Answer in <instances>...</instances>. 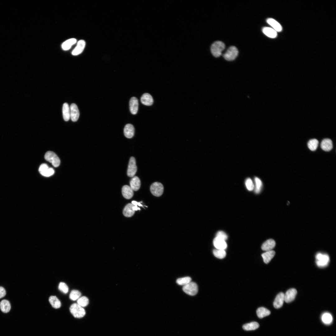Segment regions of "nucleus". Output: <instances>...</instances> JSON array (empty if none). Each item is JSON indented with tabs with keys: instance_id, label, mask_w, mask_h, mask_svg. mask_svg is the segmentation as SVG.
<instances>
[{
	"instance_id": "f257e3e1",
	"label": "nucleus",
	"mask_w": 336,
	"mask_h": 336,
	"mask_svg": "<svg viewBox=\"0 0 336 336\" xmlns=\"http://www.w3.org/2000/svg\"><path fill=\"white\" fill-rule=\"evenodd\" d=\"M225 47L224 44L222 42L217 41L214 42L212 45L211 51L213 55L215 57H218L222 54V52Z\"/></svg>"
},
{
	"instance_id": "f03ea898",
	"label": "nucleus",
	"mask_w": 336,
	"mask_h": 336,
	"mask_svg": "<svg viewBox=\"0 0 336 336\" xmlns=\"http://www.w3.org/2000/svg\"><path fill=\"white\" fill-rule=\"evenodd\" d=\"M70 310L72 315L76 318H82L86 314L84 309L76 303H73L71 306Z\"/></svg>"
},
{
	"instance_id": "7ed1b4c3",
	"label": "nucleus",
	"mask_w": 336,
	"mask_h": 336,
	"mask_svg": "<svg viewBox=\"0 0 336 336\" xmlns=\"http://www.w3.org/2000/svg\"><path fill=\"white\" fill-rule=\"evenodd\" d=\"M44 158L47 161L51 163L55 167H58L60 165V160L59 158L53 152H47L45 155Z\"/></svg>"
},
{
	"instance_id": "20e7f679",
	"label": "nucleus",
	"mask_w": 336,
	"mask_h": 336,
	"mask_svg": "<svg viewBox=\"0 0 336 336\" xmlns=\"http://www.w3.org/2000/svg\"><path fill=\"white\" fill-rule=\"evenodd\" d=\"M183 291L190 296L196 295L198 292V287L195 282H191L183 287Z\"/></svg>"
},
{
	"instance_id": "39448f33",
	"label": "nucleus",
	"mask_w": 336,
	"mask_h": 336,
	"mask_svg": "<svg viewBox=\"0 0 336 336\" xmlns=\"http://www.w3.org/2000/svg\"><path fill=\"white\" fill-rule=\"evenodd\" d=\"M150 190L151 193L153 195L156 197H159L161 196L163 193V186L160 182H155L151 184Z\"/></svg>"
},
{
	"instance_id": "423d86ee",
	"label": "nucleus",
	"mask_w": 336,
	"mask_h": 336,
	"mask_svg": "<svg viewBox=\"0 0 336 336\" xmlns=\"http://www.w3.org/2000/svg\"><path fill=\"white\" fill-rule=\"evenodd\" d=\"M238 51L237 48L234 46L230 47L223 56L226 60L231 61L234 60L238 55Z\"/></svg>"
},
{
	"instance_id": "0eeeda50",
	"label": "nucleus",
	"mask_w": 336,
	"mask_h": 336,
	"mask_svg": "<svg viewBox=\"0 0 336 336\" xmlns=\"http://www.w3.org/2000/svg\"><path fill=\"white\" fill-rule=\"evenodd\" d=\"M316 264L319 267L326 266L329 261V256L327 254L318 253L316 255Z\"/></svg>"
},
{
	"instance_id": "6e6552de",
	"label": "nucleus",
	"mask_w": 336,
	"mask_h": 336,
	"mask_svg": "<svg viewBox=\"0 0 336 336\" xmlns=\"http://www.w3.org/2000/svg\"><path fill=\"white\" fill-rule=\"evenodd\" d=\"M137 171V167L136 165V160L133 156L130 157L128 166L127 174L130 177L134 176Z\"/></svg>"
},
{
	"instance_id": "1a4fd4ad",
	"label": "nucleus",
	"mask_w": 336,
	"mask_h": 336,
	"mask_svg": "<svg viewBox=\"0 0 336 336\" xmlns=\"http://www.w3.org/2000/svg\"><path fill=\"white\" fill-rule=\"evenodd\" d=\"M39 171L40 174L45 177H49L53 175L54 171L52 168H49L47 164L44 163L40 166Z\"/></svg>"
},
{
	"instance_id": "9d476101",
	"label": "nucleus",
	"mask_w": 336,
	"mask_h": 336,
	"mask_svg": "<svg viewBox=\"0 0 336 336\" xmlns=\"http://www.w3.org/2000/svg\"><path fill=\"white\" fill-rule=\"evenodd\" d=\"M70 118L73 122L77 121L79 116V112L77 105L74 104H72L70 106Z\"/></svg>"
},
{
	"instance_id": "9b49d317",
	"label": "nucleus",
	"mask_w": 336,
	"mask_h": 336,
	"mask_svg": "<svg viewBox=\"0 0 336 336\" xmlns=\"http://www.w3.org/2000/svg\"><path fill=\"white\" fill-rule=\"evenodd\" d=\"M130 110L133 114H136L138 111V99L135 97H132L130 99L129 103Z\"/></svg>"
},
{
	"instance_id": "f8f14e48",
	"label": "nucleus",
	"mask_w": 336,
	"mask_h": 336,
	"mask_svg": "<svg viewBox=\"0 0 336 336\" xmlns=\"http://www.w3.org/2000/svg\"><path fill=\"white\" fill-rule=\"evenodd\" d=\"M297 293V291L295 288L289 289L284 294V301L287 303L292 302L295 299Z\"/></svg>"
},
{
	"instance_id": "ddd939ff",
	"label": "nucleus",
	"mask_w": 336,
	"mask_h": 336,
	"mask_svg": "<svg viewBox=\"0 0 336 336\" xmlns=\"http://www.w3.org/2000/svg\"><path fill=\"white\" fill-rule=\"evenodd\" d=\"M284 301V294L281 292L276 296L273 302V306L276 309L282 307Z\"/></svg>"
},
{
	"instance_id": "4468645a",
	"label": "nucleus",
	"mask_w": 336,
	"mask_h": 336,
	"mask_svg": "<svg viewBox=\"0 0 336 336\" xmlns=\"http://www.w3.org/2000/svg\"><path fill=\"white\" fill-rule=\"evenodd\" d=\"M213 244L217 249L225 250L227 247L225 240L216 237L213 240Z\"/></svg>"
},
{
	"instance_id": "2eb2a0df",
	"label": "nucleus",
	"mask_w": 336,
	"mask_h": 336,
	"mask_svg": "<svg viewBox=\"0 0 336 336\" xmlns=\"http://www.w3.org/2000/svg\"><path fill=\"white\" fill-rule=\"evenodd\" d=\"M122 193L123 197L127 199L131 198L134 194L133 190L130 186L128 185L123 186Z\"/></svg>"
},
{
	"instance_id": "dca6fc26",
	"label": "nucleus",
	"mask_w": 336,
	"mask_h": 336,
	"mask_svg": "<svg viewBox=\"0 0 336 336\" xmlns=\"http://www.w3.org/2000/svg\"><path fill=\"white\" fill-rule=\"evenodd\" d=\"M124 136L127 138H132L134 134V128L133 126L131 124H127L125 125L124 129Z\"/></svg>"
},
{
	"instance_id": "f3484780",
	"label": "nucleus",
	"mask_w": 336,
	"mask_h": 336,
	"mask_svg": "<svg viewBox=\"0 0 336 336\" xmlns=\"http://www.w3.org/2000/svg\"><path fill=\"white\" fill-rule=\"evenodd\" d=\"M86 43L84 40H81L78 42L77 46L72 52L73 55H77L81 53L85 47Z\"/></svg>"
},
{
	"instance_id": "a211bd4d",
	"label": "nucleus",
	"mask_w": 336,
	"mask_h": 336,
	"mask_svg": "<svg viewBox=\"0 0 336 336\" xmlns=\"http://www.w3.org/2000/svg\"><path fill=\"white\" fill-rule=\"evenodd\" d=\"M276 244L275 241L272 239L268 240L262 244V249L266 251L272 250Z\"/></svg>"
},
{
	"instance_id": "6ab92c4d",
	"label": "nucleus",
	"mask_w": 336,
	"mask_h": 336,
	"mask_svg": "<svg viewBox=\"0 0 336 336\" xmlns=\"http://www.w3.org/2000/svg\"><path fill=\"white\" fill-rule=\"evenodd\" d=\"M141 101L143 104L147 106H150L152 104L153 100L151 95L148 93H145L142 96L141 98Z\"/></svg>"
},
{
	"instance_id": "aec40b11",
	"label": "nucleus",
	"mask_w": 336,
	"mask_h": 336,
	"mask_svg": "<svg viewBox=\"0 0 336 336\" xmlns=\"http://www.w3.org/2000/svg\"><path fill=\"white\" fill-rule=\"evenodd\" d=\"M130 185L133 191L138 190L141 186V182L139 178L137 176L133 177L130 181Z\"/></svg>"
},
{
	"instance_id": "412c9836",
	"label": "nucleus",
	"mask_w": 336,
	"mask_h": 336,
	"mask_svg": "<svg viewBox=\"0 0 336 336\" xmlns=\"http://www.w3.org/2000/svg\"><path fill=\"white\" fill-rule=\"evenodd\" d=\"M320 146L323 150L325 151H330L333 147L332 142L330 139H324L322 141Z\"/></svg>"
},
{
	"instance_id": "4be33fe9",
	"label": "nucleus",
	"mask_w": 336,
	"mask_h": 336,
	"mask_svg": "<svg viewBox=\"0 0 336 336\" xmlns=\"http://www.w3.org/2000/svg\"><path fill=\"white\" fill-rule=\"evenodd\" d=\"M134 205L131 203L127 204L124 207L123 210V214L126 217H132L135 213L133 207Z\"/></svg>"
},
{
	"instance_id": "5701e85b",
	"label": "nucleus",
	"mask_w": 336,
	"mask_h": 336,
	"mask_svg": "<svg viewBox=\"0 0 336 336\" xmlns=\"http://www.w3.org/2000/svg\"><path fill=\"white\" fill-rule=\"evenodd\" d=\"M267 22L277 32H281L282 27L280 24L273 19L269 18L267 20Z\"/></svg>"
},
{
	"instance_id": "b1692460",
	"label": "nucleus",
	"mask_w": 336,
	"mask_h": 336,
	"mask_svg": "<svg viewBox=\"0 0 336 336\" xmlns=\"http://www.w3.org/2000/svg\"><path fill=\"white\" fill-rule=\"evenodd\" d=\"M275 254L274 251L271 250L267 251L262 254L264 263L266 264L269 263L271 259L274 257Z\"/></svg>"
},
{
	"instance_id": "393cba45",
	"label": "nucleus",
	"mask_w": 336,
	"mask_h": 336,
	"mask_svg": "<svg viewBox=\"0 0 336 336\" xmlns=\"http://www.w3.org/2000/svg\"><path fill=\"white\" fill-rule=\"evenodd\" d=\"M262 31L265 35L270 38H275L277 35V32L270 27H264L262 29Z\"/></svg>"
},
{
	"instance_id": "a878e982",
	"label": "nucleus",
	"mask_w": 336,
	"mask_h": 336,
	"mask_svg": "<svg viewBox=\"0 0 336 336\" xmlns=\"http://www.w3.org/2000/svg\"><path fill=\"white\" fill-rule=\"evenodd\" d=\"M62 111L64 120L66 121H68L70 118V108L67 103H65L63 104Z\"/></svg>"
},
{
	"instance_id": "bb28decb",
	"label": "nucleus",
	"mask_w": 336,
	"mask_h": 336,
	"mask_svg": "<svg viewBox=\"0 0 336 336\" xmlns=\"http://www.w3.org/2000/svg\"><path fill=\"white\" fill-rule=\"evenodd\" d=\"M270 313V310L264 307H259L256 310L257 316L261 319L269 315Z\"/></svg>"
},
{
	"instance_id": "cd10ccee",
	"label": "nucleus",
	"mask_w": 336,
	"mask_h": 336,
	"mask_svg": "<svg viewBox=\"0 0 336 336\" xmlns=\"http://www.w3.org/2000/svg\"><path fill=\"white\" fill-rule=\"evenodd\" d=\"M11 307L10 303L7 300H2L0 302V308L3 313L8 312L10 310Z\"/></svg>"
},
{
	"instance_id": "c85d7f7f",
	"label": "nucleus",
	"mask_w": 336,
	"mask_h": 336,
	"mask_svg": "<svg viewBox=\"0 0 336 336\" xmlns=\"http://www.w3.org/2000/svg\"><path fill=\"white\" fill-rule=\"evenodd\" d=\"M49 300L52 306L54 308L58 309L61 307V302L56 296H51L49 297Z\"/></svg>"
},
{
	"instance_id": "c756f323",
	"label": "nucleus",
	"mask_w": 336,
	"mask_h": 336,
	"mask_svg": "<svg viewBox=\"0 0 336 336\" xmlns=\"http://www.w3.org/2000/svg\"><path fill=\"white\" fill-rule=\"evenodd\" d=\"M259 327V324L258 323L256 322H252L244 324L243 325L242 328L244 330L250 331L255 330Z\"/></svg>"
},
{
	"instance_id": "7c9ffc66",
	"label": "nucleus",
	"mask_w": 336,
	"mask_h": 336,
	"mask_svg": "<svg viewBox=\"0 0 336 336\" xmlns=\"http://www.w3.org/2000/svg\"><path fill=\"white\" fill-rule=\"evenodd\" d=\"M77 41L75 38H71L67 40L64 42L62 45V47L63 50H67L69 49L71 46L74 44Z\"/></svg>"
},
{
	"instance_id": "2f4dec72",
	"label": "nucleus",
	"mask_w": 336,
	"mask_h": 336,
	"mask_svg": "<svg viewBox=\"0 0 336 336\" xmlns=\"http://www.w3.org/2000/svg\"><path fill=\"white\" fill-rule=\"evenodd\" d=\"M319 144V142L315 139L310 140L308 142L307 145L309 148L312 151H314L317 148Z\"/></svg>"
},
{
	"instance_id": "473e14b6",
	"label": "nucleus",
	"mask_w": 336,
	"mask_h": 336,
	"mask_svg": "<svg viewBox=\"0 0 336 336\" xmlns=\"http://www.w3.org/2000/svg\"><path fill=\"white\" fill-rule=\"evenodd\" d=\"M213 253L215 257L220 259L224 258L226 255V251L223 250L214 249L213 251Z\"/></svg>"
},
{
	"instance_id": "72a5a7b5",
	"label": "nucleus",
	"mask_w": 336,
	"mask_h": 336,
	"mask_svg": "<svg viewBox=\"0 0 336 336\" xmlns=\"http://www.w3.org/2000/svg\"><path fill=\"white\" fill-rule=\"evenodd\" d=\"M321 319L323 322L326 324H330L333 320L332 315L330 313L327 312L323 314Z\"/></svg>"
},
{
	"instance_id": "f704fd0d",
	"label": "nucleus",
	"mask_w": 336,
	"mask_h": 336,
	"mask_svg": "<svg viewBox=\"0 0 336 336\" xmlns=\"http://www.w3.org/2000/svg\"><path fill=\"white\" fill-rule=\"evenodd\" d=\"M254 181L255 184L254 192L256 194H258L261 190L262 183L261 180L257 177H255Z\"/></svg>"
},
{
	"instance_id": "c9c22d12",
	"label": "nucleus",
	"mask_w": 336,
	"mask_h": 336,
	"mask_svg": "<svg viewBox=\"0 0 336 336\" xmlns=\"http://www.w3.org/2000/svg\"><path fill=\"white\" fill-rule=\"evenodd\" d=\"M191 278L189 277H186L178 279L177 283L180 285H185L191 282Z\"/></svg>"
},
{
	"instance_id": "e433bc0d",
	"label": "nucleus",
	"mask_w": 336,
	"mask_h": 336,
	"mask_svg": "<svg viewBox=\"0 0 336 336\" xmlns=\"http://www.w3.org/2000/svg\"><path fill=\"white\" fill-rule=\"evenodd\" d=\"M89 302L88 298L85 296H83L79 298L77 301V303L82 307L86 306Z\"/></svg>"
},
{
	"instance_id": "4c0bfd02",
	"label": "nucleus",
	"mask_w": 336,
	"mask_h": 336,
	"mask_svg": "<svg viewBox=\"0 0 336 336\" xmlns=\"http://www.w3.org/2000/svg\"><path fill=\"white\" fill-rule=\"evenodd\" d=\"M81 293L78 290H73L71 291L69 295L70 298L73 301L78 299L81 296Z\"/></svg>"
},
{
	"instance_id": "58836bf2",
	"label": "nucleus",
	"mask_w": 336,
	"mask_h": 336,
	"mask_svg": "<svg viewBox=\"0 0 336 336\" xmlns=\"http://www.w3.org/2000/svg\"><path fill=\"white\" fill-rule=\"evenodd\" d=\"M245 185L247 189L250 191L253 190L254 185L252 180L250 178H247L245 181Z\"/></svg>"
},
{
	"instance_id": "ea45409f",
	"label": "nucleus",
	"mask_w": 336,
	"mask_h": 336,
	"mask_svg": "<svg viewBox=\"0 0 336 336\" xmlns=\"http://www.w3.org/2000/svg\"><path fill=\"white\" fill-rule=\"evenodd\" d=\"M58 288L59 290L64 293H67L68 292V287L64 282H60L59 284Z\"/></svg>"
},
{
	"instance_id": "a19ab883",
	"label": "nucleus",
	"mask_w": 336,
	"mask_h": 336,
	"mask_svg": "<svg viewBox=\"0 0 336 336\" xmlns=\"http://www.w3.org/2000/svg\"><path fill=\"white\" fill-rule=\"evenodd\" d=\"M216 237L225 240H226L228 238L227 234L224 232L222 231H218L217 233Z\"/></svg>"
},
{
	"instance_id": "79ce46f5",
	"label": "nucleus",
	"mask_w": 336,
	"mask_h": 336,
	"mask_svg": "<svg viewBox=\"0 0 336 336\" xmlns=\"http://www.w3.org/2000/svg\"><path fill=\"white\" fill-rule=\"evenodd\" d=\"M6 294L5 289L2 287H0V298L4 297Z\"/></svg>"
},
{
	"instance_id": "37998d69",
	"label": "nucleus",
	"mask_w": 336,
	"mask_h": 336,
	"mask_svg": "<svg viewBox=\"0 0 336 336\" xmlns=\"http://www.w3.org/2000/svg\"><path fill=\"white\" fill-rule=\"evenodd\" d=\"M132 203L134 205L137 206V205H138L139 206H142V205L140 203H138L134 201H132Z\"/></svg>"
}]
</instances>
